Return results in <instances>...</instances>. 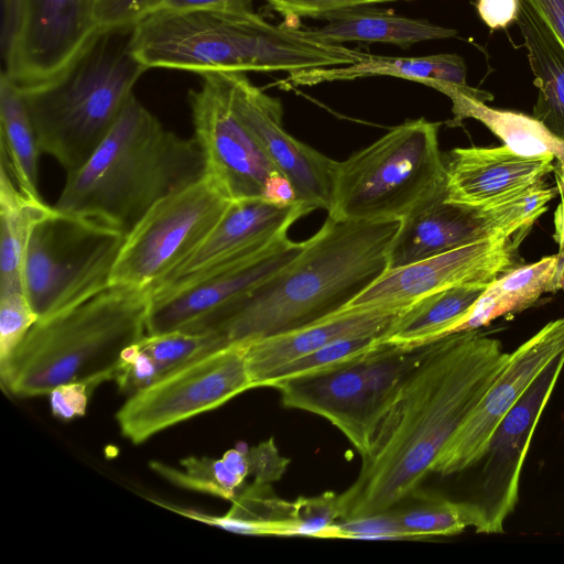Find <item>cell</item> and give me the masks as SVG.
Wrapping results in <instances>:
<instances>
[{
    "instance_id": "30bf717a",
    "label": "cell",
    "mask_w": 564,
    "mask_h": 564,
    "mask_svg": "<svg viewBox=\"0 0 564 564\" xmlns=\"http://www.w3.org/2000/svg\"><path fill=\"white\" fill-rule=\"evenodd\" d=\"M250 389L254 387L247 364V343H228L129 395L117 411L116 421L126 438L141 444Z\"/></svg>"
},
{
    "instance_id": "7bdbcfd3",
    "label": "cell",
    "mask_w": 564,
    "mask_h": 564,
    "mask_svg": "<svg viewBox=\"0 0 564 564\" xmlns=\"http://www.w3.org/2000/svg\"><path fill=\"white\" fill-rule=\"evenodd\" d=\"M521 0H476L479 18L490 30L506 29L516 22Z\"/></svg>"
},
{
    "instance_id": "2e32d148",
    "label": "cell",
    "mask_w": 564,
    "mask_h": 564,
    "mask_svg": "<svg viewBox=\"0 0 564 564\" xmlns=\"http://www.w3.org/2000/svg\"><path fill=\"white\" fill-rule=\"evenodd\" d=\"M564 368V350L538 375L488 442L478 496L477 533H502L519 501L520 478L538 422ZM481 459V460H482Z\"/></svg>"
},
{
    "instance_id": "d6986e66",
    "label": "cell",
    "mask_w": 564,
    "mask_h": 564,
    "mask_svg": "<svg viewBox=\"0 0 564 564\" xmlns=\"http://www.w3.org/2000/svg\"><path fill=\"white\" fill-rule=\"evenodd\" d=\"M308 213L301 202L279 205L263 198L234 200L200 246L153 290L261 250L288 235L292 224Z\"/></svg>"
},
{
    "instance_id": "f907efd6",
    "label": "cell",
    "mask_w": 564,
    "mask_h": 564,
    "mask_svg": "<svg viewBox=\"0 0 564 564\" xmlns=\"http://www.w3.org/2000/svg\"><path fill=\"white\" fill-rule=\"evenodd\" d=\"M557 291L564 290V256H560V264L556 274Z\"/></svg>"
},
{
    "instance_id": "603a6c76",
    "label": "cell",
    "mask_w": 564,
    "mask_h": 564,
    "mask_svg": "<svg viewBox=\"0 0 564 564\" xmlns=\"http://www.w3.org/2000/svg\"><path fill=\"white\" fill-rule=\"evenodd\" d=\"M516 22L538 88L533 117L564 140V45L524 0Z\"/></svg>"
},
{
    "instance_id": "d6a6232c",
    "label": "cell",
    "mask_w": 564,
    "mask_h": 564,
    "mask_svg": "<svg viewBox=\"0 0 564 564\" xmlns=\"http://www.w3.org/2000/svg\"><path fill=\"white\" fill-rule=\"evenodd\" d=\"M381 336H360L344 338L293 360L275 370L265 381L264 387L305 377L327 373L343 368L379 348ZM263 387V388H264Z\"/></svg>"
},
{
    "instance_id": "7c38bea8",
    "label": "cell",
    "mask_w": 564,
    "mask_h": 564,
    "mask_svg": "<svg viewBox=\"0 0 564 564\" xmlns=\"http://www.w3.org/2000/svg\"><path fill=\"white\" fill-rule=\"evenodd\" d=\"M288 235L252 253L150 292L147 334L212 327L234 304L271 279L304 249Z\"/></svg>"
},
{
    "instance_id": "ee69618b",
    "label": "cell",
    "mask_w": 564,
    "mask_h": 564,
    "mask_svg": "<svg viewBox=\"0 0 564 564\" xmlns=\"http://www.w3.org/2000/svg\"><path fill=\"white\" fill-rule=\"evenodd\" d=\"M158 10L167 11H253L252 0H162ZM156 10V11H158Z\"/></svg>"
},
{
    "instance_id": "b9f144b4",
    "label": "cell",
    "mask_w": 564,
    "mask_h": 564,
    "mask_svg": "<svg viewBox=\"0 0 564 564\" xmlns=\"http://www.w3.org/2000/svg\"><path fill=\"white\" fill-rule=\"evenodd\" d=\"M94 389L85 382H68L56 387L47 394L53 415L64 421L85 415Z\"/></svg>"
},
{
    "instance_id": "e0dca14e",
    "label": "cell",
    "mask_w": 564,
    "mask_h": 564,
    "mask_svg": "<svg viewBox=\"0 0 564 564\" xmlns=\"http://www.w3.org/2000/svg\"><path fill=\"white\" fill-rule=\"evenodd\" d=\"M563 350L564 316L545 324L510 352L501 372L443 448L433 473L448 476L479 463L499 422Z\"/></svg>"
},
{
    "instance_id": "7dc6e473",
    "label": "cell",
    "mask_w": 564,
    "mask_h": 564,
    "mask_svg": "<svg viewBox=\"0 0 564 564\" xmlns=\"http://www.w3.org/2000/svg\"><path fill=\"white\" fill-rule=\"evenodd\" d=\"M555 186L561 197L554 212V234L553 239L558 246V256H564V171L556 164L554 169Z\"/></svg>"
},
{
    "instance_id": "83f0119b",
    "label": "cell",
    "mask_w": 564,
    "mask_h": 564,
    "mask_svg": "<svg viewBox=\"0 0 564 564\" xmlns=\"http://www.w3.org/2000/svg\"><path fill=\"white\" fill-rule=\"evenodd\" d=\"M54 206L25 196L18 187L9 166L0 167V292L24 291L23 259L35 225L50 215ZM25 292V291H24Z\"/></svg>"
},
{
    "instance_id": "ac0fdd59",
    "label": "cell",
    "mask_w": 564,
    "mask_h": 564,
    "mask_svg": "<svg viewBox=\"0 0 564 564\" xmlns=\"http://www.w3.org/2000/svg\"><path fill=\"white\" fill-rule=\"evenodd\" d=\"M232 106L268 160L293 185L299 202L311 212L333 205L338 161L292 137L282 124L279 99L254 86L243 73H225Z\"/></svg>"
},
{
    "instance_id": "9a60e30c",
    "label": "cell",
    "mask_w": 564,
    "mask_h": 564,
    "mask_svg": "<svg viewBox=\"0 0 564 564\" xmlns=\"http://www.w3.org/2000/svg\"><path fill=\"white\" fill-rule=\"evenodd\" d=\"M99 32L91 0H23L19 26L2 47V72L22 90L48 84Z\"/></svg>"
},
{
    "instance_id": "ffe728a7",
    "label": "cell",
    "mask_w": 564,
    "mask_h": 564,
    "mask_svg": "<svg viewBox=\"0 0 564 564\" xmlns=\"http://www.w3.org/2000/svg\"><path fill=\"white\" fill-rule=\"evenodd\" d=\"M446 200L484 208L521 193L555 169L554 158H527L506 144L455 148L443 154Z\"/></svg>"
},
{
    "instance_id": "ba28073f",
    "label": "cell",
    "mask_w": 564,
    "mask_h": 564,
    "mask_svg": "<svg viewBox=\"0 0 564 564\" xmlns=\"http://www.w3.org/2000/svg\"><path fill=\"white\" fill-rule=\"evenodd\" d=\"M431 344L412 348L381 345L337 370L278 382L271 388L280 392L285 408L326 419L364 457L401 383Z\"/></svg>"
},
{
    "instance_id": "4dcf8cb0",
    "label": "cell",
    "mask_w": 564,
    "mask_h": 564,
    "mask_svg": "<svg viewBox=\"0 0 564 564\" xmlns=\"http://www.w3.org/2000/svg\"><path fill=\"white\" fill-rule=\"evenodd\" d=\"M411 497L415 499L411 506L393 508L409 539L455 535L478 525V510L473 501L456 502L419 491Z\"/></svg>"
},
{
    "instance_id": "5bb4252c",
    "label": "cell",
    "mask_w": 564,
    "mask_h": 564,
    "mask_svg": "<svg viewBox=\"0 0 564 564\" xmlns=\"http://www.w3.org/2000/svg\"><path fill=\"white\" fill-rule=\"evenodd\" d=\"M531 228L497 235L388 270L340 311L409 307L432 293L462 284H489L516 268L518 249Z\"/></svg>"
},
{
    "instance_id": "e575fe53",
    "label": "cell",
    "mask_w": 564,
    "mask_h": 564,
    "mask_svg": "<svg viewBox=\"0 0 564 564\" xmlns=\"http://www.w3.org/2000/svg\"><path fill=\"white\" fill-rule=\"evenodd\" d=\"M37 319L24 291L0 292V375Z\"/></svg>"
},
{
    "instance_id": "1f68e13d",
    "label": "cell",
    "mask_w": 564,
    "mask_h": 564,
    "mask_svg": "<svg viewBox=\"0 0 564 564\" xmlns=\"http://www.w3.org/2000/svg\"><path fill=\"white\" fill-rule=\"evenodd\" d=\"M183 469L151 462L150 467L173 485L227 500H232L243 487L245 480L236 476L221 458L191 456L181 460Z\"/></svg>"
},
{
    "instance_id": "8992f818",
    "label": "cell",
    "mask_w": 564,
    "mask_h": 564,
    "mask_svg": "<svg viewBox=\"0 0 564 564\" xmlns=\"http://www.w3.org/2000/svg\"><path fill=\"white\" fill-rule=\"evenodd\" d=\"M441 122L424 118L393 127L338 162L328 217L345 220L402 218L446 184L438 147Z\"/></svg>"
},
{
    "instance_id": "277c9868",
    "label": "cell",
    "mask_w": 564,
    "mask_h": 564,
    "mask_svg": "<svg viewBox=\"0 0 564 564\" xmlns=\"http://www.w3.org/2000/svg\"><path fill=\"white\" fill-rule=\"evenodd\" d=\"M149 301V290L109 285L37 319L0 375L3 387L18 397H39L68 382L96 388L113 379L126 349L147 334Z\"/></svg>"
},
{
    "instance_id": "f546056e",
    "label": "cell",
    "mask_w": 564,
    "mask_h": 564,
    "mask_svg": "<svg viewBox=\"0 0 564 564\" xmlns=\"http://www.w3.org/2000/svg\"><path fill=\"white\" fill-rule=\"evenodd\" d=\"M1 159L20 191L31 199L43 200L39 192L36 134L17 85L2 72L0 78Z\"/></svg>"
},
{
    "instance_id": "681fc988",
    "label": "cell",
    "mask_w": 564,
    "mask_h": 564,
    "mask_svg": "<svg viewBox=\"0 0 564 564\" xmlns=\"http://www.w3.org/2000/svg\"><path fill=\"white\" fill-rule=\"evenodd\" d=\"M225 465L238 477L246 480L249 475V464L246 451L228 449L221 457Z\"/></svg>"
},
{
    "instance_id": "d4e9b609",
    "label": "cell",
    "mask_w": 564,
    "mask_h": 564,
    "mask_svg": "<svg viewBox=\"0 0 564 564\" xmlns=\"http://www.w3.org/2000/svg\"><path fill=\"white\" fill-rule=\"evenodd\" d=\"M441 93L452 100L454 119L448 122L449 126H458L467 118L476 119L517 154L527 158L553 156L564 171V140L540 120L521 112L491 108L455 86H445Z\"/></svg>"
},
{
    "instance_id": "bcb514c9",
    "label": "cell",
    "mask_w": 564,
    "mask_h": 564,
    "mask_svg": "<svg viewBox=\"0 0 564 564\" xmlns=\"http://www.w3.org/2000/svg\"><path fill=\"white\" fill-rule=\"evenodd\" d=\"M550 25L564 45V0H524Z\"/></svg>"
},
{
    "instance_id": "7402d4cb",
    "label": "cell",
    "mask_w": 564,
    "mask_h": 564,
    "mask_svg": "<svg viewBox=\"0 0 564 564\" xmlns=\"http://www.w3.org/2000/svg\"><path fill=\"white\" fill-rule=\"evenodd\" d=\"M371 76H392L413 80L440 90L444 85L458 87L466 95L482 101L494 96L467 85V67L457 54H435L421 57H394L367 54L360 62L333 67H319L289 74L284 83L291 87L313 86L326 82L352 80Z\"/></svg>"
},
{
    "instance_id": "4316f807",
    "label": "cell",
    "mask_w": 564,
    "mask_h": 564,
    "mask_svg": "<svg viewBox=\"0 0 564 564\" xmlns=\"http://www.w3.org/2000/svg\"><path fill=\"white\" fill-rule=\"evenodd\" d=\"M368 6L349 8L327 14V23L315 31L337 42H381L406 48L430 40L449 39L457 31L425 19H412L389 11L369 9Z\"/></svg>"
},
{
    "instance_id": "f6af8a7d",
    "label": "cell",
    "mask_w": 564,
    "mask_h": 564,
    "mask_svg": "<svg viewBox=\"0 0 564 564\" xmlns=\"http://www.w3.org/2000/svg\"><path fill=\"white\" fill-rule=\"evenodd\" d=\"M263 199L279 205L299 202L292 183L280 172H272L265 181Z\"/></svg>"
},
{
    "instance_id": "8d00e7d4",
    "label": "cell",
    "mask_w": 564,
    "mask_h": 564,
    "mask_svg": "<svg viewBox=\"0 0 564 564\" xmlns=\"http://www.w3.org/2000/svg\"><path fill=\"white\" fill-rule=\"evenodd\" d=\"M327 538L365 540L409 539L393 508L359 518L338 520L330 527Z\"/></svg>"
},
{
    "instance_id": "d590c367",
    "label": "cell",
    "mask_w": 564,
    "mask_h": 564,
    "mask_svg": "<svg viewBox=\"0 0 564 564\" xmlns=\"http://www.w3.org/2000/svg\"><path fill=\"white\" fill-rule=\"evenodd\" d=\"M338 494L300 497L292 501L288 536L327 538L330 527L340 520Z\"/></svg>"
},
{
    "instance_id": "8fae6325",
    "label": "cell",
    "mask_w": 564,
    "mask_h": 564,
    "mask_svg": "<svg viewBox=\"0 0 564 564\" xmlns=\"http://www.w3.org/2000/svg\"><path fill=\"white\" fill-rule=\"evenodd\" d=\"M557 194L544 180L484 208L446 200V184L401 218L389 251V270L497 235L531 228Z\"/></svg>"
},
{
    "instance_id": "ab89813d",
    "label": "cell",
    "mask_w": 564,
    "mask_h": 564,
    "mask_svg": "<svg viewBox=\"0 0 564 564\" xmlns=\"http://www.w3.org/2000/svg\"><path fill=\"white\" fill-rule=\"evenodd\" d=\"M285 19L324 18L336 11L398 0H264ZM409 1V0H404Z\"/></svg>"
},
{
    "instance_id": "9c48e42d",
    "label": "cell",
    "mask_w": 564,
    "mask_h": 564,
    "mask_svg": "<svg viewBox=\"0 0 564 564\" xmlns=\"http://www.w3.org/2000/svg\"><path fill=\"white\" fill-rule=\"evenodd\" d=\"M231 202L206 175L160 200L126 236L110 285L151 292L200 246Z\"/></svg>"
},
{
    "instance_id": "cb8c5ba5",
    "label": "cell",
    "mask_w": 564,
    "mask_h": 564,
    "mask_svg": "<svg viewBox=\"0 0 564 564\" xmlns=\"http://www.w3.org/2000/svg\"><path fill=\"white\" fill-rule=\"evenodd\" d=\"M560 256L513 268L490 282L452 334L487 326L500 316H512L531 307L543 293L556 292Z\"/></svg>"
},
{
    "instance_id": "f1b7e54d",
    "label": "cell",
    "mask_w": 564,
    "mask_h": 564,
    "mask_svg": "<svg viewBox=\"0 0 564 564\" xmlns=\"http://www.w3.org/2000/svg\"><path fill=\"white\" fill-rule=\"evenodd\" d=\"M231 502V508L226 514L214 516L156 501L161 507L183 517L226 531L248 535L288 536L292 502L280 499L270 484L252 482L250 486L242 487Z\"/></svg>"
},
{
    "instance_id": "5b68a950",
    "label": "cell",
    "mask_w": 564,
    "mask_h": 564,
    "mask_svg": "<svg viewBox=\"0 0 564 564\" xmlns=\"http://www.w3.org/2000/svg\"><path fill=\"white\" fill-rule=\"evenodd\" d=\"M130 33L100 31L55 80L19 89L41 154L54 158L66 175L91 156L148 70L130 52Z\"/></svg>"
},
{
    "instance_id": "60d3db41",
    "label": "cell",
    "mask_w": 564,
    "mask_h": 564,
    "mask_svg": "<svg viewBox=\"0 0 564 564\" xmlns=\"http://www.w3.org/2000/svg\"><path fill=\"white\" fill-rule=\"evenodd\" d=\"M249 475L256 484H271L282 478L290 459L282 456L271 437L246 451Z\"/></svg>"
},
{
    "instance_id": "44dd1931",
    "label": "cell",
    "mask_w": 564,
    "mask_h": 564,
    "mask_svg": "<svg viewBox=\"0 0 564 564\" xmlns=\"http://www.w3.org/2000/svg\"><path fill=\"white\" fill-rule=\"evenodd\" d=\"M408 307L339 311L311 324L247 343V364L254 388H263L282 366L333 341L360 336H382Z\"/></svg>"
},
{
    "instance_id": "484cf974",
    "label": "cell",
    "mask_w": 564,
    "mask_h": 564,
    "mask_svg": "<svg viewBox=\"0 0 564 564\" xmlns=\"http://www.w3.org/2000/svg\"><path fill=\"white\" fill-rule=\"evenodd\" d=\"M487 285H456L417 300L395 318L379 344L412 348L451 335Z\"/></svg>"
},
{
    "instance_id": "836d02e7",
    "label": "cell",
    "mask_w": 564,
    "mask_h": 564,
    "mask_svg": "<svg viewBox=\"0 0 564 564\" xmlns=\"http://www.w3.org/2000/svg\"><path fill=\"white\" fill-rule=\"evenodd\" d=\"M226 344L225 338L214 328L145 334L139 341L163 376Z\"/></svg>"
},
{
    "instance_id": "74e56055",
    "label": "cell",
    "mask_w": 564,
    "mask_h": 564,
    "mask_svg": "<svg viewBox=\"0 0 564 564\" xmlns=\"http://www.w3.org/2000/svg\"><path fill=\"white\" fill-rule=\"evenodd\" d=\"M162 0H91L94 20L100 31L130 30L155 12Z\"/></svg>"
},
{
    "instance_id": "6da1fadb",
    "label": "cell",
    "mask_w": 564,
    "mask_h": 564,
    "mask_svg": "<svg viewBox=\"0 0 564 564\" xmlns=\"http://www.w3.org/2000/svg\"><path fill=\"white\" fill-rule=\"evenodd\" d=\"M509 354L479 329L433 341L376 427L356 480L338 494L340 520L390 510L419 491Z\"/></svg>"
},
{
    "instance_id": "f35d334b",
    "label": "cell",
    "mask_w": 564,
    "mask_h": 564,
    "mask_svg": "<svg viewBox=\"0 0 564 564\" xmlns=\"http://www.w3.org/2000/svg\"><path fill=\"white\" fill-rule=\"evenodd\" d=\"M162 376L155 361L140 347L138 341L123 352L113 380L123 393L131 395Z\"/></svg>"
},
{
    "instance_id": "3957f363",
    "label": "cell",
    "mask_w": 564,
    "mask_h": 564,
    "mask_svg": "<svg viewBox=\"0 0 564 564\" xmlns=\"http://www.w3.org/2000/svg\"><path fill=\"white\" fill-rule=\"evenodd\" d=\"M205 175L197 140L165 129L132 95L91 156L66 175L54 207L127 236L155 204Z\"/></svg>"
},
{
    "instance_id": "52a82bcc",
    "label": "cell",
    "mask_w": 564,
    "mask_h": 564,
    "mask_svg": "<svg viewBox=\"0 0 564 564\" xmlns=\"http://www.w3.org/2000/svg\"><path fill=\"white\" fill-rule=\"evenodd\" d=\"M126 236L54 207L30 236L23 286L39 319L75 306L110 285Z\"/></svg>"
},
{
    "instance_id": "7a4b0ae2",
    "label": "cell",
    "mask_w": 564,
    "mask_h": 564,
    "mask_svg": "<svg viewBox=\"0 0 564 564\" xmlns=\"http://www.w3.org/2000/svg\"><path fill=\"white\" fill-rule=\"evenodd\" d=\"M400 223L327 217L291 263L209 328L227 343L249 341L339 312L389 270L388 251Z\"/></svg>"
},
{
    "instance_id": "c3c4849f",
    "label": "cell",
    "mask_w": 564,
    "mask_h": 564,
    "mask_svg": "<svg viewBox=\"0 0 564 564\" xmlns=\"http://www.w3.org/2000/svg\"><path fill=\"white\" fill-rule=\"evenodd\" d=\"M23 0H2L3 18H2V47L14 35L21 18Z\"/></svg>"
},
{
    "instance_id": "4fadbf2b",
    "label": "cell",
    "mask_w": 564,
    "mask_h": 564,
    "mask_svg": "<svg viewBox=\"0 0 564 564\" xmlns=\"http://www.w3.org/2000/svg\"><path fill=\"white\" fill-rule=\"evenodd\" d=\"M188 93L191 116L206 163V176L230 200L262 198L276 171L236 112L225 73L202 76Z\"/></svg>"
}]
</instances>
